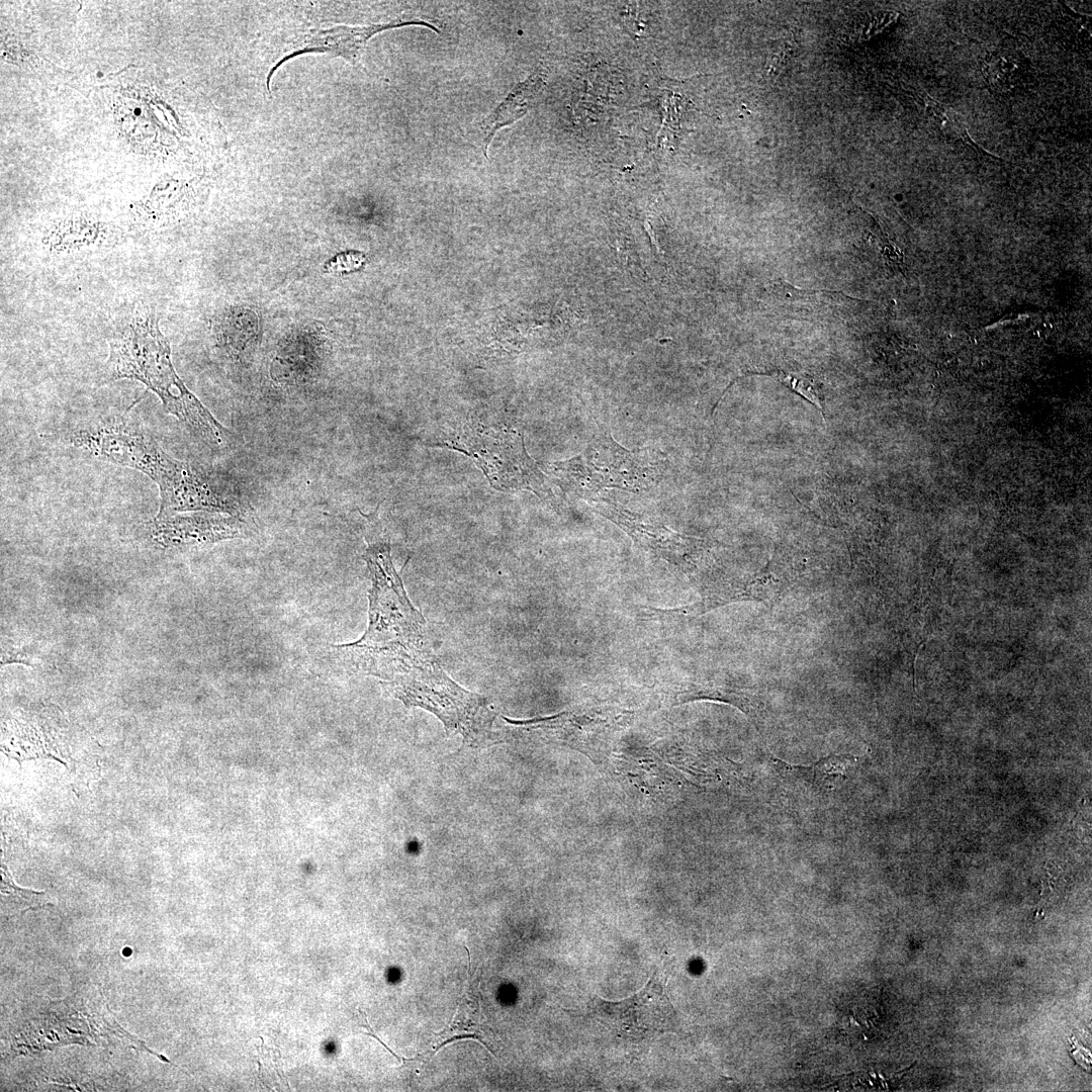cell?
Segmentation results:
<instances>
[{
    "label": "cell",
    "mask_w": 1092,
    "mask_h": 1092,
    "mask_svg": "<svg viewBox=\"0 0 1092 1092\" xmlns=\"http://www.w3.org/2000/svg\"><path fill=\"white\" fill-rule=\"evenodd\" d=\"M365 518L367 548L363 559L371 579L368 627L359 640L335 647L353 671L375 676L383 687L435 656L426 639V621L411 603L393 566L389 538L378 513Z\"/></svg>",
    "instance_id": "obj_1"
},
{
    "label": "cell",
    "mask_w": 1092,
    "mask_h": 1092,
    "mask_svg": "<svg viewBox=\"0 0 1092 1092\" xmlns=\"http://www.w3.org/2000/svg\"><path fill=\"white\" fill-rule=\"evenodd\" d=\"M68 440L95 457L150 477L160 492L156 518L188 511L243 513V504L229 484L170 456L128 413L90 420L73 429Z\"/></svg>",
    "instance_id": "obj_2"
},
{
    "label": "cell",
    "mask_w": 1092,
    "mask_h": 1092,
    "mask_svg": "<svg viewBox=\"0 0 1092 1092\" xmlns=\"http://www.w3.org/2000/svg\"><path fill=\"white\" fill-rule=\"evenodd\" d=\"M106 372L109 379H134L162 401L165 411L213 447L223 446L231 433L186 387L176 373L170 346L156 313L136 304L116 324L108 340Z\"/></svg>",
    "instance_id": "obj_3"
},
{
    "label": "cell",
    "mask_w": 1092,
    "mask_h": 1092,
    "mask_svg": "<svg viewBox=\"0 0 1092 1092\" xmlns=\"http://www.w3.org/2000/svg\"><path fill=\"white\" fill-rule=\"evenodd\" d=\"M384 690L406 707H420L433 713L448 734L460 735L469 746L483 747L502 741V735L493 730L496 714L486 698L456 684L437 659Z\"/></svg>",
    "instance_id": "obj_4"
},
{
    "label": "cell",
    "mask_w": 1092,
    "mask_h": 1092,
    "mask_svg": "<svg viewBox=\"0 0 1092 1092\" xmlns=\"http://www.w3.org/2000/svg\"><path fill=\"white\" fill-rule=\"evenodd\" d=\"M663 470L664 460L655 452L627 450L607 433L594 438L581 454L551 464L563 491L587 498L607 488L647 490L660 480Z\"/></svg>",
    "instance_id": "obj_5"
},
{
    "label": "cell",
    "mask_w": 1092,
    "mask_h": 1092,
    "mask_svg": "<svg viewBox=\"0 0 1092 1092\" xmlns=\"http://www.w3.org/2000/svg\"><path fill=\"white\" fill-rule=\"evenodd\" d=\"M634 715L619 705L582 704L548 717L503 718L522 735L570 747L601 763L613 752Z\"/></svg>",
    "instance_id": "obj_6"
},
{
    "label": "cell",
    "mask_w": 1092,
    "mask_h": 1092,
    "mask_svg": "<svg viewBox=\"0 0 1092 1092\" xmlns=\"http://www.w3.org/2000/svg\"><path fill=\"white\" fill-rule=\"evenodd\" d=\"M467 428L455 442L445 445L473 458L491 486L498 490L527 489L540 497L551 492L545 475L526 451L523 433L506 427Z\"/></svg>",
    "instance_id": "obj_7"
},
{
    "label": "cell",
    "mask_w": 1092,
    "mask_h": 1092,
    "mask_svg": "<svg viewBox=\"0 0 1092 1092\" xmlns=\"http://www.w3.org/2000/svg\"><path fill=\"white\" fill-rule=\"evenodd\" d=\"M594 1012L617 1036L632 1041L671 1030L675 1020L673 1006L655 976L643 989L622 1001L597 999Z\"/></svg>",
    "instance_id": "obj_8"
},
{
    "label": "cell",
    "mask_w": 1092,
    "mask_h": 1092,
    "mask_svg": "<svg viewBox=\"0 0 1092 1092\" xmlns=\"http://www.w3.org/2000/svg\"><path fill=\"white\" fill-rule=\"evenodd\" d=\"M593 510L627 533L642 549L686 572L694 571L702 555V542L608 499L593 502Z\"/></svg>",
    "instance_id": "obj_9"
},
{
    "label": "cell",
    "mask_w": 1092,
    "mask_h": 1092,
    "mask_svg": "<svg viewBox=\"0 0 1092 1092\" xmlns=\"http://www.w3.org/2000/svg\"><path fill=\"white\" fill-rule=\"evenodd\" d=\"M246 524L237 516L197 512L155 518L151 532L154 540L164 547H182L218 542L242 537Z\"/></svg>",
    "instance_id": "obj_10"
},
{
    "label": "cell",
    "mask_w": 1092,
    "mask_h": 1092,
    "mask_svg": "<svg viewBox=\"0 0 1092 1092\" xmlns=\"http://www.w3.org/2000/svg\"><path fill=\"white\" fill-rule=\"evenodd\" d=\"M405 25H423L439 32V29L433 24L419 19H397L388 23L362 26L337 25L327 29L311 30L306 33L295 43L291 53L282 59L281 63L304 53H327L355 63L360 59L367 41L374 34Z\"/></svg>",
    "instance_id": "obj_11"
},
{
    "label": "cell",
    "mask_w": 1092,
    "mask_h": 1092,
    "mask_svg": "<svg viewBox=\"0 0 1092 1092\" xmlns=\"http://www.w3.org/2000/svg\"><path fill=\"white\" fill-rule=\"evenodd\" d=\"M542 87V79L539 76H531L520 83L507 96L497 108L483 121V152L487 157V148L495 132L504 126L510 125L526 114L533 100Z\"/></svg>",
    "instance_id": "obj_12"
},
{
    "label": "cell",
    "mask_w": 1092,
    "mask_h": 1092,
    "mask_svg": "<svg viewBox=\"0 0 1092 1092\" xmlns=\"http://www.w3.org/2000/svg\"><path fill=\"white\" fill-rule=\"evenodd\" d=\"M43 244L54 255H71L109 248L111 241L95 224L65 222L47 235Z\"/></svg>",
    "instance_id": "obj_13"
},
{
    "label": "cell",
    "mask_w": 1092,
    "mask_h": 1092,
    "mask_svg": "<svg viewBox=\"0 0 1092 1092\" xmlns=\"http://www.w3.org/2000/svg\"><path fill=\"white\" fill-rule=\"evenodd\" d=\"M926 110L929 116L933 119L936 125L945 134L949 135L953 140H960L966 146L971 147L976 152H980L986 155H990L985 151H982L971 138L968 130L960 118V116L951 109L944 105L939 104L933 99H927Z\"/></svg>",
    "instance_id": "obj_14"
},
{
    "label": "cell",
    "mask_w": 1092,
    "mask_h": 1092,
    "mask_svg": "<svg viewBox=\"0 0 1092 1092\" xmlns=\"http://www.w3.org/2000/svg\"><path fill=\"white\" fill-rule=\"evenodd\" d=\"M778 379L796 393L800 394L824 414L823 392L820 382L806 373L776 372Z\"/></svg>",
    "instance_id": "obj_15"
},
{
    "label": "cell",
    "mask_w": 1092,
    "mask_h": 1092,
    "mask_svg": "<svg viewBox=\"0 0 1092 1092\" xmlns=\"http://www.w3.org/2000/svg\"><path fill=\"white\" fill-rule=\"evenodd\" d=\"M987 68H989L987 69V76L990 78V83L1002 84L1004 82L1007 83L1009 76H1011V71L1014 69V64L993 55L987 61Z\"/></svg>",
    "instance_id": "obj_16"
},
{
    "label": "cell",
    "mask_w": 1092,
    "mask_h": 1092,
    "mask_svg": "<svg viewBox=\"0 0 1092 1092\" xmlns=\"http://www.w3.org/2000/svg\"><path fill=\"white\" fill-rule=\"evenodd\" d=\"M851 755H833L818 760L814 767L824 775H843L847 765L854 761Z\"/></svg>",
    "instance_id": "obj_17"
}]
</instances>
